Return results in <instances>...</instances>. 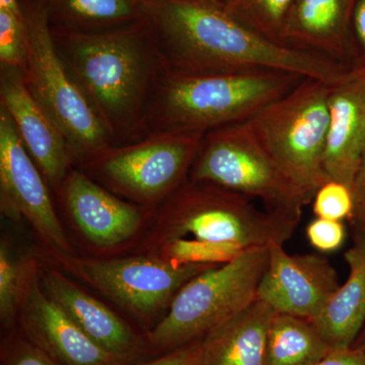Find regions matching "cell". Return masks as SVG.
<instances>
[{
	"instance_id": "484cf974",
	"label": "cell",
	"mask_w": 365,
	"mask_h": 365,
	"mask_svg": "<svg viewBox=\"0 0 365 365\" xmlns=\"http://www.w3.org/2000/svg\"><path fill=\"white\" fill-rule=\"evenodd\" d=\"M26 62L23 18L0 9V66L24 68Z\"/></svg>"
},
{
	"instance_id": "4dcf8cb0",
	"label": "cell",
	"mask_w": 365,
	"mask_h": 365,
	"mask_svg": "<svg viewBox=\"0 0 365 365\" xmlns=\"http://www.w3.org/2000/svg\"><path fill=\"white\" fill-rule=\"evenodd\" d=\"M314 365H365V344L333 351L325 359Z\"/></svg>"
},
{
	"instance_id": "8992f818",
	"label": "cell",
	"mask_w": 365,
	"mask_h": 365,
	"mask_svg": "<svg viewBox=\"0 0 365 365\" xmlns=\"http://www.w3.org/2000/svg\"><path fill=\"white\" fill-rule=\"evenodd\" d=\"M329 86L306 78L246 121L255 138L309 203L331 180L325 169Z\"/></svg>"
},
{
	"instance_id": "ffe728a7",
	"label": "cell",
	"mask_w": 365,
	"mask_h": 365,
	"mask_svg": "<svg viewBox=\"0 0 365 365\" xmlns=\"http://www.w3.org/2000/svg\"><path fill=\"white\" fill-rule=\"evenodd\" d=\"M349 276L313 324L334 351L352 348L365 324V234L344 255Z\"/></svg>"
},
{
	"instance_id": "9c48e42d",
	"label": "cell",
	"mask_w": 365,
	"mask_h": 365,
	"mask_svg": "<svg viewBox=\"0 0 365 365\" xmlns=\"http://www.w3.org/2000/svg\"><path fill=\"white\" fill-rule=\"evenodd\" d=\"M188 179L258 199L267 210L300 220L309 201L281 172L247 122L207 132Z\"/></svg>"
},
{
	"instance_id": "ba28073f",
	"label": "cell",
	"mask_w": 365,
	"mask_h": 365,
	"mask_svg": "<svg viewBox=\"0 0 365 365\" xmlns=\"http://www.w3.org/2000/svg\"><path fill=\"white\" fill-rule=\"evenodd\" d=\"M199 132H150L135 143L110 145L81 170L118 196L140 205L163 203L189 178L204 138Z\"/></svg>"
},
{
	"instance_id": "5b68a950",
	"label": "cell",
	"mask_w": 365,
	"mask_h": 365,
	"mask_svg": "<svg viewBox=\"0 0 365 365\" xmlns=\"http://www.w3.org/2000/svg\"><path fill=\"white\" fill-rule=\"evenodd\" d=\"M25 29L24 81L66 137L76 163L114 145L111 134L60 56L49 14L38 0L21 4Z\"/></svg>"
},
{
	"instance_id": "3957f363",
	"label": "cell",
	"mask_w": 365,
	"mask_h": 365,
	"mask_svg": "<svg viewBox=\"0 0 365 365\" xmlns=\"http://www.w3.org/2000/svg\"><path fill=\"white\" fill-rule=\"evenodd\" d=\"M299 223L237 192L187 179L160 204L146 255L179 265H220L249 249L284 245Z\"/></svg>"
},
{
	"instance_id": "2e32d148",
	"label": "cell",
	"mask_w": 365,
	"mask_h": 365,
	"mask_svg": "<svg viewBox=\"0 0 365 365\" xmlns=\"http://www.w3.org/2000/svg\"><path fill=\"white\" fill-rule=\"evenodd\" d=\"M329 114L326 172L351 189L365 151V67L329 86Z\"/></svg>"
},
{
	"instance_id": "d6a6232c",
	"label": "cell",
	"mask_w": 365,
	"mask_h": 365,
	"mask_svg": "<svg viewBox=\"0 0 365 365\" xmlns=\"http://www.w3.org/2000/svg\"><path fill=\"white\" fill-rule=\"evenodd\" d=\"M0 9L11 11V13L16 14V16L23 18L21 2L19 0H0Z\"/></svg>"
},
{
	"instance_id": "ac0fdd59",
	"label": "cell",
	"mask_w": 365,
	"mask_h": 365,
	"mask_svg": "<svg viewBox=\"0 0 365 365\" xmlns=\"http://www.w3.org/2000/svg\"><path fill=\"white\" fill-rule=\"evenodd\" d=\"M355 0H294L284 29V44L341 62L351 43Z\"/></svg>"
},
{
	"instance_id": "d4e9b609",
	"label": "cell",
	"mask_w": 365,
	"mask_h": 365,
	"mask_svg": "<svg viewBox=\"0 0 365 365\" xmlns=\"http://www.w3.org/2000/svg\"><path fill=\"white\" fill-rule=\"evenodd\" d=\"M312 202L316 217L325 220H349L354 210L352 190L334 180L318 189Z\"/></svg>"
},
{
	"instance_id": "836d02e7",
	"label": "cell",
	"mask_w": 365,
	"mask_h": 365,
	"mask_svg": "<svg viewBox=\"0 0 365 365\" xmlns=\"http://www.w3.org/2000/svg\"><path fill=\"white\" fill-rule=\"evenodd\" d=\"M217 1H220V4H227V0H217Z\"/></svg>"
},
{
	"instance_id": "9a60e30c",
	"label": "cell",
	"mask_w": 365,
	"mask_h": 365,
	"mask_svg": "<svg viewBox=\"0 0 365 365\" xmlns=\"http://www.w3.org/2000/svg\"><path fill=\"white\" fill-rule=\"evenodd\" d=\"M76 227L98 248H112L129 241L143 225L137 204L127 202L81 169L72 168L60 189Z\"/></svg>"
},
{
	"instance_id": "4316f807",
	"label": "cell",
	"mask_w": 365,
	"mask_h": 365,
	"mask_svg": "<svg viewBox=\"0 0 365 365\" xmlns=\"http://www.w3.org/2000/svg\"><path fill=\"white\" fill-rule=\"evenodd\" d=\"M306 235L314 249L323 253H332L344 244L346 230L339 220L316 217L307 225Z\"/></svg>"
},
{
	"instance_id": "7a4b0ae2",
	"label": "cell",
	"mask_w": 365,
	"mask_h": 365,
	"mask_svg": "<svg viewBox=\"0 0 365 365\" xmlns=\"http://www.w3.org/2000/svg\"><path fill=\"white\" fill-rule=\"evenodd\" d=\"M52 34L60 56L114 145L135 143L150 134L148 108L167 71L150 18L98 33L52 26Z\"/></svg>"
},
{
	"instance_id": "d6986e66",
	"label": "cell",
	"mask_w": 365,
	"mask_h": 365,
	"mask_svg": "<svg viewBox=\"0 0 365 365\" xmlns=\"http://www.w3.org/2000/svg\"><path fill=\"white\" fill-rule=\"evenodd\" d=\"M275 312L257 299L201 339L199 365H265Z\"/></svg>"
},
{
	"instance_id": "277c9868",
	"label": "cell",
	"mask_w": 365,
	"mask_h": 365,
	"mask_svg": "<svg viewBox=\"0 0 365 365\" xmlns=\"http://www.w3.org/2000/svg\"><path fill=\"white\" fill-rule=\"evenodd\" d=\"M304 76L282 71L184 74L165 71L148 112V131L207 132L247 121Z\"/></svg>"
},
{
	"instance_id": "7402d4cb",
	"label": "cell",
	"mask_w": 365,
	"mask_h": 365,
	"mask_svg": "<svg viewBox=\"0 0 365 365\" xmlns=\"http://www.w3.org/2000/svg\"><path fill=\"white\" fill-rule=\"evenodd\" d=\"M333 351L313 322L290 314H274L269 327L265 365H314Z\"/></svg>"
},
{
	"instance_id": "52a82bcc",
	"label": "cell",
	"mask_w": 365,
	"mask_h": 365,
	"mask_svg": "<svg viewBox=\"0 0 365 365\" xmlns=\"http://www.w3.org/2000/svg\"><path fill=\"white\" fill-rule=\"evenodd\" d=\"M268 260L269 248H252L198 274L178 292L169 312L148 333V343L168 352L202 339L257 299Z\"/></svg>"
},
{
	"instance_id": "d590c367",
	"label": "cell",
	"mask_w": 365,
	"mask_h": 365,
	"mask_svg": "<svg viewBox=\"0 0 365 365\" xmlns=\"http://www.w3.org/2000/svg\"><path fill=\"white\" fill-rule=\"evenodd\" d=\"M362 345H364V344H362ZM357 346H359V345H357Z\"/></svg>"
},
{
	"instance_id": "603a6c76",
	"label": "cell",
	"mask_w": 365,
	"mask_h": 365,
	"mask_svg": "<svg viewBox=\"0 0 365 365\" xmlns=\"http://www.w3.org/2000/svg\"><path fill=\"white\" fill-rule=\"evenodd\" d=\"M294 0H227L225 6L267 39L284 44V29ZM288 47V46H287Z\"/></svg>"
},
{
	"instance_id": "44dd1931",
	"label": "cell",
	"mask_w": 365,
	"mask_h": 365,
	"mask_svg": "<svg viewBox=\"0 0 365 365\" xmlns=\"http://www.w3.org/2000/svg\"><path fill=\"white\" fill-rule=\"evenodd\" d=\"M56 28L76 33L113 30L148 18V0H38Z\"/></svg>"
},
{
	"instance_id": "83f0119b",
	"label": "cell",
	"mask_w": 365,
	"mask_h": 365,
	"mask_svg": "<svg viewBox=\"0 0 365 365\" xmlns=\"http://www.w3.org/2000/svg\"><path fill=\"white\" fill-rule=\"evenodd\" d=\"M2 365H60L28 339L14 340L7 348Z\"/></svg>"
},
{
	"instance_id": "cb8c5ba5",
	"label": "cell",
	"mask_w": 365,
	"mask_h": 365,
	"mask_svg": "<svg viewBox=\"0 0 365 365\" xmlns=\"http://www.w3.org/2000/svg\"><path fill=\"white\" fill-rule=\"evenodd\" d=\"M26 261L14 253L6 241L0 244V319L2 325H13L19 316Z\"/></svg>"
},
{
	"instance_id": "8fae6325",
	"label": "cell",
	"mask_w": 365,
	"mask_h": 365,
	"mask_svg": "<svg viewBox=\"0 0 365 365\" xmlns=\"http://www.w3.org/2000/svg\"><path fill=\"white\" fill-rule=\"evenodd\" d=\"M0 198L1 211L25 218L49 251L71 254V242L55 211L44 176L21 143L11 116L0 105Z\"/></svg>"
},
{
	"instance_id": "6da1fadb",
	"label": "cell",
	"mask_w": 365,
	"mask_h": 365,
	"mask_svg": "<svg viewBox=\"0 0 365 365\" xmlns=\"http://www.w3.org/2000/svg\"><path fill=\"white\" fill-rule=\"evenodd\" d=\"M167 71L184 74L282 71L338 83L342 62L277 44L242 23L217 0H148Z\"/></svg>"
},
{
	"instance_id": "30bf717a",
	"label": "cell",
	"mask_w": 365,
	"mask_h": 365,
	"mask_svg": "<svg viewBox=\"0 0 365 365\" xmlns=\"http://www.w3.org/2000/svg\"><path fill=\"white\" fill-rule=\"evenodd\" d=\"M64 270L78 276L140 317H151L168 304L198 274L215 265L179 264L151 255L116 259H81L49 251Z\"/></svg>"
},
{
	"instance_id": "4fadbf2b",
	"label": "cell",
	"mask_w": 365,
	"mask_h": 365,
	"mask_svg": "<svg viewBox=\"0 0 365 365\" xmlns=\"http://www.w3.org/2000/svg\"><path fill=\"white\" fill-rule=\"evenodd\" d=\"M339 287L338 274L325 257L289 255L283 245H272L257 299L275 313L314 321Z\"/></svg>"
},
{
	"instance_id": "e575fe53",
	"label": "cell",
	"mask_w": 365,
	"mask_h": 365,
	"mask_svg": "<svg viewBox=\"0 0 365 365\" xmlns=\"http://www.w3.org/2000/svg\"><path fill=\"white\" fill-rule=\"evenodd\" d=\"M361 344H365V334L364 335V341H362V342L359 343V344H357V345H361ZM355 346H356V345H355Z\"/></svg>"
},
{
	"instance_id": "7c38bea8",
	"label": "cell",
	"mask_w": 365,
	"mask_h": 365,
	"mask_svg": "<svg viewBox=\"0 0 365 365\" xmlns=\"http://www.w3.org/2000/svg\"><path fill=\"white\" fill-rule=\"evenodd\" d=\"M19 317L26 339L60 365L133 364L98 346L48 297L36 261H26Z\"/></svg>"
},
{
	"instance_id": "e0dca14e",
	"label": "cell",
	"mask_w": 365,
	"mask_h": 365,
	"mask_svg": "<svg viewBox=\"0 0 365 365\" xmlns=\"http://www.w3.org/2000/svg\"><path fill=\"white\" fill-rule=\"evenodd\" d=\"M41 281L48 297L108 352L135 361L145 351V342L128 324L58 270L46 269Z\"/></svg>"
},
{
	"instance_id": "5bb4252c",
	"label": "cell",
	"mask_w": 365,
	"mask_h": 365,
	"mask_svg": "<svg viewBox=\"0 0 365 365\" xmlns=\"http://www.w3.org/2000/svg\"><path fill=\"white\" fill-rule=\"evenodd\" d=\"M0 105L43 176L59 192L76 160L59 127L26 88L20 68L0 66Z\"/></svg>"
},
{
	"instance_id": "f546056e",
	"label": "cell",
	"mask_w": 365,
	"mask_h": 365,
	"mask_svg": "<svg viewBox=\"0 0 365 365\" xmlns=\"http://www.w3.org/2000/svg\"><path fill=\"white\" fill-rule=\"evenodd\" d=\"M201 340L165 352L162 356L139 365H199Z\"/></svg>"
},
{
	"instance_id": "1f68e13d",
	"label": "cell",
	"mask_w": 365,
	"mask_h": 365,
	"mask_svg": "<svg viewBox=\"0 0 365 365\" xmlns=\"http://www.w3.org/2000/svg\"><path fill=\"white\" fill-rule=\"evenodd\" d=\"M351 39L365 53V0H355L351 16Z\"/></svg>"
},
{
	"instance_id": "f1b7e54d",
	"label": "cell",
	"mask_w": 365,
	"mask_h": 365,
	"mask_svg": "<svg viewBox=\"0 0 365 365\" xmlns=\"http://www.w3.org/2000/svg\"><path fill=\"white\" fill-rule=\"evenodd\" d=\"M354 210L350 218L354 234H365V151L352 184Z\"/></svg>"
}]
</instances>
